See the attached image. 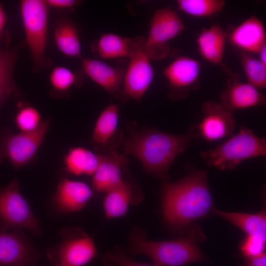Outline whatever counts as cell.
I'll return each mask as SVG.
<instances>
[{"instance_id": "1", "label": "cell", "mask_w": 266, "mask_h": 266, "mask_svg": "<svg viewBox=\"0 0 266 266\" xmlns=\"http://www.w3.org/2000/svg\"><path fill=\"white\" fill-rule=\"evenodd\" d=\"M162 211L166 222L180 229L212 211L213 200L204 170H195L162 189Z\"/></svg>"}, {"instance_id": "2", "label": "cell", "mask_w": 266, "mask_h": 266, "mask_svg": "<svg viewBox=\"0 0 266 266\" xmlns=\"http://www.w3.org/2000/svg\"><path fill=\"white\" fill-rule=\"evenodd\" d=\"M194 134L191 127L183 134L153 128L133 130L123 140L125 155L135 157L149 173L166 181L176 159L190 146Z\"/></svg>"}, {"instance_id": "3", "label": "cell", "mask_w": 266, "mask_h": 266, "mask_svg": "<svg viewBox=\"0 0 266 266\" xmlns=\"http://www.w3.org/2000/svg\"><path fill=\"white\" fill-rule=\"evenodd\" d=\"M204 238L198 226H192L188 235L167 241H151L144 232L134 228L129 235L131 250L134 254H143L158 266H184L205 259L197 242Z\"/></svg>"}, {"instance_id": "4", "label": "cell", "mask_w": 266, "mask_h": 266, "mask_svg": "<svg viewBox=\"0 0 266 266\" xmlns=\"http://www.w3.org/2000/svg\"><path fill=\"white\" fill-rule=\"evenodd\" d=\"M200 154L207 166L233 170L246 160L265 156L266 140L243 126L221 144Z\"/></svg>"}, {"instance_id": "5", "label": "cell", "mask_w": 266, "mask_h": 266, "mask_svg": "<svg viewBox=\"0 0 266 266\" xmlns=\"http://www.w3.org/2000/svg\"><path fill=\"white\" fill-rule=\"evenodd\" d=\"M20 14L29 47L33 70L38 72L49 67L52 60L45 55L48 42L49 8L43 0H22Z\"/></svg>"}, {"instance_id": "6", "label": "cell", "mask_w": 266, "mask_h": 266, "mask_svg": "<svg viewBox=\"0 0 266 266\" xmlns=\"http://www.w3.org/2000/svg\"><path fill=\"white\" fill-rule=\"evenodd\" d=\"M123 85L118 97L121 101L132 99L140 103L151 86L154 70L145 47V38L138 36L131 38Z\"/></svg>"}, {"instance_id": "7", "label": "cell", "mask_w": 266, "mask_h": 266, "mask_svg": "<svg viewBox=\"0 0 266 266\" xmlns=\"http://www.w3.org/2000/svg\"><path fill=\"white\" fill-rule=\"evenodd\" d=\"M50 119L43 120L35 131L13 133L4 130L0 133V164L5 159L16 168L29 164L35 156L50 126Z\"/></svg>"}, {"instance_id": "8", "label": "cell", "mask_w": 266, "mask_h": 266, "mask_svg": "<svg viewBox=\"0 0 266 266\" xmlns=\"http://www.w3.org/2000/svg\"><path fill=\"white\" fill-rule=\"evenodd\" d=\"M26 229L40 234L39 223L22 195L18 182L14 179L0 189V231Z\"/></svg>"}, {"instance_id": "9", "label": "cell", "mask_w": 266, "mask_h": 266, "mask_svg": "<svg viewBox=\"0 0 266 266\" xmlns=\"http://www.w3.org/2000/svg\"><path fill=\"white\" fill-rule=\"evenodd\" d=\"M185 30L177 13L168 7L157 10L150 23L145 47L151 60H161L169 54L168 42Z\"/></svg>"}, {"instance_id": "10", "label": "cell", "mask_w": 266, "mask_h": 266, "mask_svg": "<svg viewBox=\"0 0 266 266\" xmlns=\"http://www.w3.org/2000/svg\"><path fill=\"white\" fill-rule=\"evenodd\" d=\"M201 109L202 116L200 121L191 126L194 138L214 142L233 134L235 126L233 112L212 100L204 102Z\"/></svg>"}, {"instance_id": "11", "label": "cell", "mask_w": 266, "mask_h": 266, "mask_svg": "<svg viewBox=\"0 0 266 266\" xmlns=\"http://www.w3.org/2000/svg\"><path fill=\"white\" fill-rule=\"evenodd\" d=\"M201 65L195 59L181 56L174 59L163 71L168 83L170 97L174 100L182 99L197 89Z\"/></svg>"}, {"instance_id": "12", "label": "cell", "mask_w": 266, "mask_h": 266, "mask_svg": "<svg viewBox=\"0 0 266 266\" xmlns=\"http://www.w3.org/2000/svg\"><path fill=\"white\" fill-rule=\"evenodd\" d=\"M119 108L115 104L106 106L99 115L94 128L92 141L101 150L100 154L114 151L123 140L118 128Z\"/></svg>"}, {"instance_id": "13", "label": "cell", "mask_w": 266, "mask_h": 266, "mask_svg": "<svg viewBox=\"0 0 266 266\" xmlns=\"http://www.w3.org/2000/svg\"><path fill=\"white\" fill-rule=\"evenodd\" d=\"M234 76L227 80L225 88L220 96L221 104L233 112L266 104V97L260 91L248 83Z\"/></svg>"}, {"instance_id": "14", "label": "cell", "mask_w": 266, "mask_h": 266, "mask_svg": "<svg viewBox=\"0 0 266 266\" xmlns=\"http://www.w3.org/2000/svg\"><path fill=\"white\" fill-rule=\"evenodd\" d=\"M228 40L233 47L242 53L257 54L266 45L264 24L256 16H251L228 34Z\"/></svg>"}, {"instance_id": "15", "label": "cell", "mask_w": 266, "mask_h": 266, "mask_svg": "<svg viewBox=\"0 0 266 266\" xmlns=\"http://www.w3.org/2000/svg\"><path fill=\"white\" fill-rule=\"evenodd\" d=\"M99 154L100 163L92 175V186L96 191L106 193L124 179L122 169L127 165L128 159L124 153L115 150Z\"/></svg>"}, {"instance_id": "16", "label": "cell", "mask_w": 266, "mask_h": 266, "mask_svg": "<svg viewBox=\"0 0 266 266\" xmlns=\"http://www.w3.org/2000/svg\"><path fill=\"white\" fill-rule=\"evenodd\" d=\"M59 264L64 266H83L97 255L93 239L78 232L65 239L57 251Z\"/></svg>"}, {"instance_id": "17", "label": "cell", "mask_w": 266, "mask_h": 266, "mask_svg": "<svg viewBox=\"0 0 266 266\" xmlns=\"http://www.w3.org/2000/svg\"><path fill=\"white\" fill-rule=\"evenodd\" d=\"M82 71L109 93L117 97L123 85L125 70L100 60L82 58Z\"/></svg>"}, {"instance_id": "18", "label": "cell", "mask_w": 266, "mask_h": 266, "mask_svg": "<svg viewBox=\"0 0 266 266\" xmlns=\"http://www.w3.org/2000/svg\"><path fill=\"white\" fill-rule=\"evenodd\" d=\"M93 195L86 183L64 178L58 184L55 196L57 208L63 212H72L82 209Z\"/></svg>"}, {"instance_id": "19", "label": "cell", "mask_w": 266, "mask_h": 266, "mask_svg": "<svg viewBox=\"0 0 266 266\" xmlns=\"http://www.w3.org/2000/svg\"><path fill=\"white\" fill-rule=\"evenodd\" d=\"M19 231H0V265L28 266L33 259L32 249Z\"/></svg>"}, {"instance_id": "20", "label": "cell", "mask_w": 266, "mask_h": 266, "mask_svg": "<svg viewBox=\"0 0 266 266\" xmlns=\"http://www.w3.org/2000/svg\"><path fill=\"white\" fill-rule=\"evenodd\" d=\"M228 33L219 25L203 28L198 34L196 42L200 56L214 65L222 64Z\"/></svg>"}, {"instance_id": "21", "label": "cell", "mask_w": 266, "mask_h": 266, "mask_svg": "<svg viewBox=\"0 0 266 266\" xmlns=\"http://www.w3.org/2000/svg\"><path fill=\"white\" fill-rule=\"evenodd\" d=\"M136 189L124 179L118 185L105 193L103 209L107 219L124 216L131 204L138 202L142 197H137Z\"/></svg>"}, {"instance_id": "22", "label": "cell", "mask_w": 266, "mask_h": 266, "mask_svg": "<svg viewBox=\"0 0 266 266\" xmlns=\"http://www.w3.org/2000/svg\"><path fill=\"white\" fill-rule=\"evenodd\" d=\"M53 37L56 47L62 53L70 57L82 58L79 29L68 16H63L57 20Z\"/></svg>"}, {"instance_id": "23", "label": "cell", "mask_w": 266, "mask_h": 266, "mask_svg": "<svg viewBox=\"0 0 266 266\" xmlns=\"http://www.w3.org/2000/svg\"><path fill=\"white\" fill-rule=\"evenodd\" d=\"M212 211L242 230L247 235L266 239V215L264 210L252 214L228 212L214 209Z\"/></svg>"}, {"instance_id": "24", "label": "cell", "mask_w": 266, "mask_h": 266, "mask_svg": "<svg viewBox=\"0 0 266 266\" xmlns=\"http://www.w3.org/2000/svg\"><path fill=\"white\" fill-rule=\"evenodd\" d=\"M100 160V155L82 147L69 149L65 156L64 163L66 170L69 173L80 175H93Z\"/></svg>"}, {"instance_id": "25", "label": "cell", "mask_w": 266, "mask_h": 266, "mask_svg": "<svg viewBox=\"0 0 266 266\" xmlns=\"http://www.w3.org/2000/svg\"><path fill=\"white\" fill-rule=\"evenodd\" d=\"M131 40L114 33H103L92 44V50L102 59L128 58Z\"/></svg>"}, {"instance_id": "26", "label": "cell", "mask_w": 266, "mask_h": 266, "mask_svg": "<svg viewBox=\"0 0 266 266\" xmlns=\"http://www.w3.org/2000/svg\"><path fill=\"white\" fill-rule=\"evenodd\" d=\"M226 2L223 0H178L179 9L193 17H211L224 9Z\"/></svg>"}, {"instance_id": "27", "label": "cell", "mask_w": 266, "mask_h": 266, "mask_svg": "<svg viewBox=\"0 0 266 266\" xmlns=\"http://www.w3.org/2000/svg\"><path fill=\"white\" fill-rule=\"evenodd\" d=\"M82 71H73L62 66H55L49 75V82L53 92L67 93L74 86L81 85L83 82Z\"/></svg>"}, {"instance_id": "28", "label": "cell", "mask_w": 266, "mask_h": 266, "mask_svg": "<svg viewBox=\"0 0 266 266\" xmlns=\"http://www.w3.org/2000/svg\"><path fill=\"white\" fill-rule=\"evenodd\" d=\"M240 61L247 83L259 90L266 87V65L254 55L242 53Z\"/></svg>"}, {"instance_id": "29", "label": "cell", "mask_w": 266, "mask_h": 266, "mask_svg": "<svg viewBox=\"0 0 266 266\" xmlns=\"http://www.w3.org/2000/svg\"><path fill=\"white\" fill-rule=\"evenodd\" d=\"M25 42L11 47H0V84L15 85L13 71L20 50Z\"/></svg>"}, {"instance_id": "30", "label": "cell", "mask_w": 266, "mask_h": 266, "mask_svg": "<svg viewBox=\"0 0 266 266\" xmlns=\"http://www.w3.org/2000/svg\"><path fill=\"white\" fill-rule=\"evenodd\" d=\"M38 110L31 105L21 106L15 117V123L20 132L28 133L36 130L41 122Z\"/></svg>"}, {"instance_id": "31", "label": "cell", "mask_w": 266, "mask_h": 266, "mask_svg": "<svg viewBox=\"0 0 266 266\" xmlns=\"http://www.w3.org/2000/svg\"><path fill=\"white\" fill-rule=\"evenodd\" d=\"M102 261L105 266H158L153 263L136 262L119 248H115L105 254L102 257Z\"/></svg>"}, {"instance_id": "32", "label": "cell", "mask_w": 266, "mask_h": 266, "mask_svg": "<svg viewBox=\"0 0 266 266\" xmlns=\"http://www.w3.org/2000/svg\"><path fill=\"white\" fill-rule=\"evenodd\" d=\"M266 239L261 237L247 235L240 246V251L244 258L259 256L265 252Z\"/></svg>"}, {"instance_id": "33", "label": "cell", "mask_w": 266, "mask_h": 266, "mask_svg": "<svg viewBox=\"0 0 266 266\" xmlns=\"http://www.w3.org/2000/svg\"><path fill=\"white\" fill-rule=\"evenodd\" d=\"M46 3L49 8H54L61 9L74 10L78 6L81 1L76 0H45Z\"/></svg>"}, {"instance_id": "34", "label": "cell", "mask_w": 266, "mask_h": 266, "mask_svg": "<svg viewBox=\"0 0 266 266\" xmlns=\"http://www.w3.org/2000/svg\"><path fill=\"white\" fill-rule=\"evenodd\" d=\"M238 266H266V253L258 257L244 258L243 263Z\"/></svg>"}, {"instance_id": "35", "label": "cell", "mask_w": 266, "mask_h": 266, "mask_svg": "<svg viewBox=\"0 0 266 266\" xmlns=\"http://www.w3.org/2000/svg\"><path fill=\"white\" fill-rule=\"evenodd\" d=\"M16 85L0 84V110L15 90Z\"/></svg>"}, {"instance_id": "36", "label": "cell", "mask_w": 266, "mask_h": 266, "mask_svg": "<svg viewBox=\"0 0 266 266\" xmlns=\"http://www.w3.org/2000/svg\"><path fill=\"white\" fill-rule=\"evenodd\" d=\"M7 20L6 13L0 2V47H2L1 45L3 43L4 38L9 37L7 36L5 34L6 32L4 31Z\"/></svg>"}, {"instance_id": "37", "label": "cell", "mask_w": 266, "mask_h": 266, "mask_svg": "<svg viewBox=\"0 0 266 266\" xmlns=\"http://www.w3.org/2000/svg\"><path fill=\"white\" fill-rule=\"evenodd\" d=\"M258 59L266 65V45H264L257 53Z\"/></svg>"}, {"instance_id": "38", "label": "cell", "mask_w": 266, "mask_h": 266, "mask_svg": "<svg viewBox=\"0 0 266 266\" xmlns=\"http://www.w3.org/2000/svg\"><path fill=\"white\" fill-rule=\"evenodd\" d=\"M56 266H62V265L59 264V265H57Z\"/></svg>"}]
</instances>
